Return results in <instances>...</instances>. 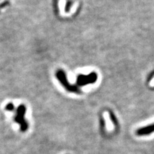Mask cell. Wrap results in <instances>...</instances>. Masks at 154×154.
Wrapping results in <instances>:
<instances>
[{"label":"cell","instance_id":"1","mask_svg":"<svg viewBox=\"0 0 154 154\" xmlns=\"http://www.w3.org/2000/svg\"><path fill=\"white\" fill-rule=\"evenodd\" d=\"M56 76L58 79V80L60 81L61 84L63 85L66 89L70 91H74V92H79V89L77 88V87L71 85L69 84L68 81L67 80L66 76L64 71L62 70L57 71V72L56 73Z\"/></svg>","mask_w":154,"mask_h":154},{"label":"cell","instance_id":"2","mask_svg":"<svg viewBox=\"0 0 154 154\" xmlns=\"http://www.w3.org/2000/svg\"><path fill=\"white\" fill-rule=\"evenodd\" d=\"M96 80H97V75L95 73H91L88 75H79L77 77L76 83L79 86H83L87 84H93Z\"/></svg>","mask_w":154,"mask_h":154},{"label":"cell","instance_id":"5","mask_svg":"<svg viewBox=\"0 0 154 154\" xmlns=\"http://www.w3.org/2000/svg\"><path fill=\"white\" fill-rule=\"evenodd\" d=\"M71 6V2H68L66 3V11H68L69 10V8Z\"/></svg>","mask_w":154,"mask_h":154},{"label":"cell","instance_id":"3","mask_svg":"<svg viewBox=\"0 0 154 154\" xmlns=\"http://www.w3.org/2000/svg\"><path fill=\"white\" fill-rule=\"evenodd\" d=\"M154 132V124L149 125V126L141 128L137 131V134L139 136H144V135L150 134Z\"/></svg>","mask_w":154,"mask_h":154},{"label":"cell","instance_id":"4","mask_svg":"<svg viewBox=\"0 0 154 154\" xmlns=\"http://www.w3.org/2000/svg\"><path fill=\"white\" fill-rule=\"evenodd\" d=\"M105 120L106 122V127H107V129L108 131H112L114 129V125L111 122V120H110V116L109 114H107V116L105 115Z\"/></svg>","mask_w":154,"mask_h":154}]
</instances>
